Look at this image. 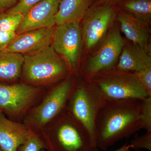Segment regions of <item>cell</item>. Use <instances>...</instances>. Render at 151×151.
Listing matches in <instances>:
<instances>
[{"label":"cell","mask_w":151,"mask_h":151,"mask_svg":"<svg viewBox=\"0 0 151 151\" xmlns=\"http://www.w3.org/2000/svg\"><path fill=\"white\" fill-rule=\"evenodd\" d=\"M96 1L97 3L93 4L84 18L82 35L88 50L97 45L117 15L113 3Z\"/></svg>","instance_id":"5"},{"label":"cell","mask_w":151,"mask_h":151,"mask_svg":"<svg viewBox=\"0 0 151 151\" xmlns=\"http://www.w3.org/2000/svg\"><path fill=\"white\" fill-rule=\"evenodd\" d=\"M38 91L33 86L0 82V112L11 114L20 113L34 99Z\"/></svg>","instance_id":"11"},{"label":"cell","mask_w":151,"mask_h":151,"mask_svg":"<svg viewBox=\"0 0 151 151\" xmlns=\"http://www.w3.org/2000/svg\"><path fill=\"white\" fill-rule=\"evenodd\" d=\"M69 101L70 114L87 130L97 147L94 127L98 113L106 101L103 94L93 84L84 80L74 87Z\"/></svg>","instance_id":"3"},{"label":"cell","mask_w":151,"mask_h":151,"mask_svg":"<svg viewBox=\"0 0 151 151\" xmlns=\"http://www.w3.org/2000/svg\"><path fill=\"white\" fill-rule=\"evenodd\" d=\"M62 0H42L24 14L17 30V35L41 28H50L55 24V18Z\"/></svg>","instance_id":"10"},{"label":"cell","mask_w":151,"mask_h":151,"mask_svg":"<svg viewBox=\"0 0 151 151\" xmlns=\"http://www.w3.org/2000/svg\"><path fill=\"white\" fill-rule=\"evenodd\" d=\"M58 127L54 142V151H95L87 130L70 114Z\"/></svg>","instance_id":"6"},{"label":"cell","mask_w":151,"mask_h":151,"mask_svg":"<svg viewBox=\"0 0 151 151\" xmlns=\"http://www.w3.org/2000/svg\"><path fill=\"white\" fill-rule=\"evenodd\" d=\"M134 73L142 84L148 94L151 96V66Z\"/></svg>","instance_id":"24"},{"label":"cell","mask_w":151,"mask_h":151,"mask_svg":"<svg viewBox=\"0 0 151 151\" xmlns=\"http://www.w3.org/2000/svg\"><path fill=\"white\" fill-rule=\"evenodd\" d=\"M24 15L6 12L0 14V31L16 32L21 23Z\"/></svg>","instance_id":"19"},{"label":"cell","mask_w":151,"mask_h":151,"mask_svg":"<svg viewBox=\"0 0 151 151\" xmlns=\"http://www.w3.org/2000/svg\"><path fill=\"white\" fill-rule=\"evenodd\" d=\"M81 43L79 23L60 25L54 29L51 46L62 57L69 68L73 71L79 68Z\"/></svg>","instance_id":"7"},{"label":"cell","mask_w":151,"mask_h":151,"mask_svg":"<svg viewBox=\"0 0 151 151\" xmlns=\"http://www.w3.org/2000/svg\"><path fill=\"white\" fill-rule=\"evenodd\" d=\"M115 68L124 72H138L151 67V58L148 51L136 45H124Z\"/></svg>","instance_id":"15"},{"label":"cell","mask_w":151,"mask_h":151,"mask_svg":"<svg viewBox=\"0 0 151 151\" xmlns=\"http://www.w3.org/2000/svg\"><path fill=\"white\" fill-rule=\"evenodd\" d=\"M16 32L0 31V51H4L16 38Z\"/></svg>","instance_id":"25"},{"label":"cell","mask_w":151,"mask_h":151,"mask_svg":"<svg viewBox=\"0 0 151 151\" xmlns=\"http://www.w3.org/2000/svg\"><path fill=\"white\" fill-rule=\"evenodd\" d=\"M89 82L100 90L106 101L142 100L151 96L134 73L115 68L97 73Z\"/></svg>","instance_id":"2"},{"label":"cell","mask_w":151,"mask_h":151,"mask_svg":"<svg viewBox=\"0 0 151 151\" xmlns=\"http://www.w3.org/2000/svg\"><path fill=\"white\" fill-rule=\"evenodd\" d=\"M42 0H19L13 7L6 11L11 13H20L24 14L30 9Z\"/></svg>","instance_id":"23"},{"label":"cell","mask_w":151,"mask_h":151,"mask_svg":"<svg viewBox=\"0 0 151 151\" xmlns=\"http://www.w3.org/2000/svg\"><path fill=\"white\" fill-rule=\"evenodd\" d=\"M41 151H44V150H41Z\"/></svg>","instance_id":"30"},{"label":"cell","mask_w":151,"mask_h":151,"mask_svg":"<svg viewBox=\"0 0 151 151\" xmlns=\"http://www.w3.org/2000/svg\"><path fill=\"white\" fill-rule=\"evenodd\" d=\"M22 54L0 51V82L13 81L19 78L24 62Z\"/></svg>","instance_id":"17"},{"label":"cell","mask_w":151,"mask_h":151,"mask_svg":"<svg viewBox=\"0 0 151 151\" xmlns=\"http://www.w3.org/2000/svg\"><path fill=\"white\" fill-rule=\"evenodd\" d=\"M96 0H62L55 18L57 26L79 23Z\"/></svg>","instance_id":"16"},{"label":"cell","mask_w":151,"mask_h":151,"mask_svg":"<svg viewBox=\"0 0 151 151\" xmlns=\"http://www.w3.org/2000/svg\"><path fill=\"white\" fill-rule=\"evenodd\" d=\"M124 45L120 32L117 29L111 31L99 50L84 65L82 72L84 80L89 81L97 73L115 68Z\"/></svg>","instance_id":"8"},{"label":"cell","mask_w":151,"mask_h":151,"mask_svg":"<svg viewBox=\"0 0 151 151\" xmlns=\"http://www.w3.org/2000/svg\"><path fill=\"white\" fill-rule=\"evenodd\" d=\"M53 27L32 30L18 35L4 51L29 54L40 51L52 43Z\"/></svg>","instance_id":"12"},{"label":"cell","mask_w":151,"mask_h":151,"mask_svg":"<svg viewBox=\"0 0 151 151\" xmlns=\"http://www.w3.org/2000/svg\"></svg>","instance_id":"31"},{"label":"cell","mask_w":151,"mask_h":151,"mask_svg":"<svg viewBox=\"0 0 151 151\" xmlns=\"http://www.w3.org/2000/svg\"><path fill=\"white\" fill-rule=\"evenodd\" d=\"M73 84L71 79L67 78L55 86L34 113L37 124L45 125L63 112L74 89Z\"/></svg>","instance_id":"9"},{"label":"cell","mask_w":151,"mask_h":151,"mask_svg":"<svg viewBox=\"0 0 151 151\" xmlns=\"http://www.w3.org/2000/svg\"><path fill=\"white\" fill-rule=\"evenodd\" d=\"M33 134L24 125L7 119L0 112V148L2 151H17Z\"/></svg>","instance_id":"13"},{"label":"cell","mask_w":151,"mask_h":151,"mask_svg":"<svg viewBox=\"0 0 151 151\" xmlns=\"http://www.w3.org/2000/svg\"><path fill=\"white\" fill-rule=\"evenodd\" d=\"M123 0H96V1L99 2H106V3H116L117 2H119V3L120 2L122 1Z\"/></svg>","instance_id":"28"},{"label":"cell","mask_w":151,"mask_h":151,"mask_svg":"<svg viewBox=\"0 0 151 151\" xmlns=\"http://www.w3.org/2000/svg\"><path fill=\"white\" fill-rule=\"evenodd\" d=\"M19 0H0V14L14 6Z\"/></svg>","instance_id":"26"},{"label":"cell","mask_w":151,"mask_h":151,"mask_svg":"<svg viewBox=\"0 0 151 151\" xmlns=\"http://www.w3.org/2000/svg\"><path fill=\"white\" fill-rule=\"evenodd\" d=\"M120 9L133 14L145 22L151 16V0H123L118 3Z\"/></svg>","instance_id":"18"},{"label":"cell","mask_w":151,"mask_h":151,"mask_svg":"<svg viewBox=\"0 0 151 151\" xmlns=\"http://www.w3.org/2000/svg\"><path fill=\"white\" fill-rule=\"evenodd\" d=\"M116 15L121 24V29L126 37L132 41L134 44L148 51L150 35L145 22L119 9Z\"/></svg>","instance_id":"14"},{"label":"cell","mask_w":151,"mask_h":151,"mask_svg":"<svg viewBox=\"0 0 151 151\" xmlns=\"http://www.w3.org/2000/svg\"><path fill=\"white\" fill-rule=\"evenodd\" d=\"M0 151H2L1 150V148H0Z\"/></svg>","instance_id":"29"},{"label":"cell","mask_w":151,"mask_h":151,"mask_svg":"<svg viewBox=\"0 0 151 151\" xmlns=\"http://www.w3.org/2000/svg\"><path fill=\"white\" fill-rule=\"evenodd\" d=\"M131 148V146L130 145H128V143H126L125 145L122 146L120 148L118 149V150L113 151H130V149ZM95 151H100L97 149Z\"/></svg>","instance_id":"27"},{"label":"cell","mask_w":151,"mask_h":151,"mask_svg":"<svg viewBox=\"0 0 151 151\" xmlns=\"http://www.w3.org/2000/svg\"><path fill=\"white\" fill-rule=\"evenodd\" d=\"M131 148L136 150L145 149L151 150V132L147 131L145 134L133 139L130 144Z\"/></svg>","instance_id":"22"},{"label":"cell","mask_w":151,"mask_h":151,"mask_svg":"<svg viewBox=\"0 0 151 151\" xmlns=\"http://www.w3.org/2000/svg\"><path fill=\"white\" fill-rule=\"evenodd\" d=\"M140 114V100L106 101L95 121L97 147L106 150L118 141L129 138L143 129Z\"/></svg>","instance_id":"1"},{"label":"cell","mask_w":151,"mask_h":151,"mask_svg":"<svg viewBox=\"0 0 151 151\" xmlns=\"http://www.w3.org/2000/svg\"><path fill=\"white\" fill-rule=\"evenodd\" d=\"M140 116L143 129L151 132V96L141 100Z\"/></svg>","instance_id":"20"},{"label":"cell","mask_w":151,"mask_h":151,"mask_svg":"<svg viewBox=\"0 0 151 151\" xmlns=\"http://www.w3.org/2000/svg\"><path fill=\"white\" fill-rule=\"evenodd\" d=\"M23 72L28 81L42 82L66 75L68 66L51 45L40 51L23 55Z\"/></svg>","instance_id":"4"},{"label":"cell","mask_w":151,"mask_h":151,"mask_svg":"<svg viewBox=\"0 0 151 151\" xmlns=\"http://www.w3.org/2000/svg\"><path fill=\"white\" fill-rule=\"evenodd\" d=\"M19 147V151H40L42 149L46 148L47 147L40 138L33 134Z\"/></svg>","instance_id":"21"}]
</instances>
